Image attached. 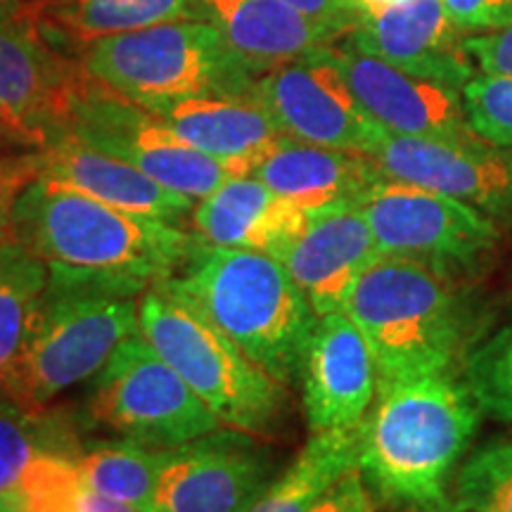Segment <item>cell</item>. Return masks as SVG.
<instances>
[{"mask_svg":"<svg viewBox=\"0 0 512 512\" xmlns=\"http://www.w3.org/2000/svg\"><path fill=\"white\" fill-rule=\"evenodd\" d=\"M482 415L453 373L377 389L358 446V470L375 501L401 512L451 510L448 486Z\"/></svg>","mask_w":512,"mask_h":512,"instance_id":"1","label":"cell"},{"mask_svg":"<svg viewBox=\"0 0 512 512\" xmlns=\"http://www.w3.org/2000/svg\"><path fill=\"white\" fill-rule=\"evenodd\" d=\"M12 238L50 273L136 294L169 280L192 247V233L181 226L128 214L41 176L19 192Z\"/></svg>","mask_w":512,"mask_h":512,"instance_id":"2","label":"cell"},{"mask_svg":"<svg viewBox=\"0 0 512 512\" xmlns=\"http://www.w3.org/2000/svg\"><path fill=\"white\" fill-rule=\"evenodd\" d=\"M157 287L207 318L285 387L299 380L318 316L278 256L192 238L181 268Z\"/></svg>","mask_w":512,"mask_h":512,"instance_id":"3","label":"cell"},{"mask_svg":"<svg viewBox=\"0 0 512 512\" xmlns=\"http://www.w3.org/2000/svg\"><path fill=\"white\" fill-rule=\"evenodd\" d=\"M342 311L373 351L377 389L453 373L470 349L472 318L456 278L420 261L380 254Z\"/></svg>","mask_w":512,"mask_h":512,"instance_id":"4","label":"cell"},{"mask_svg":"<svg viewBox=\"0 0 512 512\" xmlns=\"http://www.w3.org/2000/svg\"><path fill=\"white\" fill-rule=\"evenodd\" d=\"M138 299L119 285L50 273L5 399L48 411L64 392L93 380L138 332Z\"/></svg>","mask_w":512,"mask_h":512,"instance_id":"5","label":"cell"},{"mask_svg":"<svg viewBox=\"0 0 512 512\" xmlns=\"http://www.w3.org/2000/svg\"><path fill=\"white\" fill-rule=\"evenodd\" d=\"M138 330L223 427L259 439L278 430L287 408L285 384L188 304L150 287L138 299Z\"/></svg>","mask_w":512,"mask_h":512,"instance_id":"6","label":"cell"},{"mask_svg":"<svg viewBox=\"0 0 512 512\" xmlns=\"http://www.w3.org/2000/svg\"><path fill=\"white\" fill-rule=\"evenodd\" d=\"M83 67L145 110L197 95H252L256 76L207 19H174L102 38Z\"/></svg>","mask_w":512,"mask_h":512,"instance_id":"7","label":"cell"},{"mask_svg":"<svg viewBox=\"0 0 512 512\" xmlns=\"http://www.w3.org/2000/svg\"><path fill=\"white\" fill-rule=\"evenodd\" d=\"M86 422L121 441L155 448L183 446L223 427L140 330L93 377Z\"/></svg>","mask_w":512,"mask_h":512,"instance_id":"8","label":"cell"},{"mask_svg":"<svg viewBox=\"0 0 512 512\" xmlns=\"http://www.w3.org/2000/svg\"><path fill=\"white\" fill-rule=\"evenodd\" d=\"M64 131L95 150L124 159L164 188L202 200L230 178L252 176L240 162L216 159L178 138L157 114L147 112L86 72Z\"/></svg>","mask_w":512,"mask_h":512,"instance_id":"9","label":"cell"},{"mask_svg":"<svg viewBox=\"0 0 512 512\" xmlns=\"http://www.w3.org/2000/svg\"><path fill=\"white\" fill-rule=\"evenodd\" d=\"M382 256H401L456 278L496 252V219L441 192L382 176L356 200Z\"/></svg>","mask_w":512,"mask_h":512,"instance_id":"10","label":"cell"},{"mask_svg":"<svg viewBox=\"0 0 512 512\" xmlns=\"http://www.w3.org/2000/svg\"><path fill=\"white\" fill-rule=\"evenodd\" d=\"M252 95L285 138L302 143L370 155L382 133L332 60V46L256 76Z\"/></svg>","mask_w":512,"mask_h":512,"instance_id":"11","label":"cell"},{"mask_svg":"<svg viewBox=\"0 0 512 512\" xmlns=\"http://www.w3.org/2000/svg\"><path fill=\"white\" fill-rule=\"evenodd\" d=\"M275 479V463L252 434L221 430L171 448L155 512H249Z\"/></svg>","mask_w":512,"mask_h":512,"instance_id":"12","label":"cell"},{"mask_svg":"<svg viewBox=\"0 0 512 512\" xmlns=\"http://www.w3.org/2000/svg\"><path fill=\"white\" fill-rule=\"evenodd\" d=\"M368 157L394 181L441 192L491 219L512 216V150L489 140L415 138L382 128Z\"/></svg>","mask_w":512,"mask_h":512,"instance_id":"13","label":"cell"},{"mask_svg":"<svg viewBox=\"0 0 512 512\" xmlns=\"http://www.w3.org/2000/svg\"><path fill=\"white\" fill-rule=\"evenodd\" d=\"M83 76L17 15L0 17V119L36 150L67 128Z\"/></svg>","mask_w":512,"mask_h":512,"instance_id":"14","label":"cell"},{"mask_svg":"<svg viewBox=\"0 0 512 512\" xmlns=\"http://www.w3.org/2000/svg\"><path fill=\"white\" fill-rule=\"evenodd\" d=\"M332 60L363 110L384 131L441 140L479 138L467 117L463 91L458 88L408 74L347 46H332Z\"/></svg>","mask_w":512,"mask_h":512,"instance_id":"15","label":"cell"},{"mask_svg":"<svg viewBox=\"0 0 512 512\" xmlns=\"http://www.w3.org/2000/svg\"><path fill=\"white\" fill-rule=\"evenodd\" d=\"M465 38V31L448 15L444 0H403L363 17L344 46L463 91L479 74Z\"/></svg>","mask_w":512,"mask_h":512,"instance_id":"16","label":"cell"},{"mask_svg":"<svg viewBox=\"0 0 512 512\" xmlns=\"http://www.w3.org/2000/svg\"><path fill=\"white\" fill-rule=\"evenodd\" d=\"M318 318L342 311L351 287L380 256L373 230L356 200L313 209L278 254Z\"/></svg>","mask_w":512,"mask_h":512,"instance_id":"17","label":"cell"},{"mask_svg":"<svg viewBox=\"0 0 512 512\" xmlns=\"http://www.w3.org/2000/svg\"><path fill=\"white\" fill-rule=\"evenodd\" d=\"M299 382L311 434L361 425L368 415L377 396L375 356L344 311L318 318Z\"/></svg>","mask_w":512,"mask_h":512,"instance_id":"18","label":"cell"},{"mask_svg":"<svg viewBox=\"0 0 512 512\" xmlns=\"http://www.w3.org/2000/svg\"><path fill=\"white\" fill-rule=\"evenodd\" d=\"M38 176L72 188L128 214L181 226L195 200L164 188L124 159L95 150L74 133L62 131L38 147Z\"/></svg>","mask_w":512,"mask_h":512,"instance_id":"19","label":"cell"},{"mask_svg":"<svg viewBox=\"0 0 512 512\" xmlns=\"http://www.w3.org/2000/svg\"><path fill=\"white\" fill-rule=\"evenodd\" d=\"M197 17L221 31L254 76L335 46L349 31L316 22L283 0H195Z\"/></svg>","mask_w":512,"mask_h":512,"instance_id":"20","label":"cell"},{"mask_svg":"<svg viewBox=\"0 0 512 512\" xmlns=\"http://www.w3.org/2000/svg\"><path fill=\"white\" fill-rule=\"evenodd\" d=\"M306 214L256 176H240L197 200L190 211V233L207 245L275 256L304 228Z\"/></svg>","mask_w":512,"mask_h":512,"instance_id":"21","label":"cell"},{"mask_svg":"<svg viewBox=\"0 0 512 512\" xmlns=\"http://www.w3.org/2000/svg\"><path fill=\"white\" fill-rule=\"evenodd\" d=\"M17 17L55 53L83 57L93 43L174 19H200L195 0H19Z\"/></svg>","mask_w":512,"mask_h":512,"instance_id":"22","label":"cell"},{"mask_svg":"<svg viewBox=\"0 0 512 512\" xmlns=\"http://www.w3.org/2000/svg\"><path fill=\"white\" fill-rule=\"evenodd\" d=\"M147 112L157 114L188 145L252 171L285 138L254 95H197Z\"/></svg>","mask_w":512,"mask_h":512,"instance_id":"23","label":"cell"},{"mask_svg":"<svg viewBox=\"0 0 512 512\" xmlns=\"http://www.w3.org/2000/svg\"><path fill=\"white\" fill-rule=\"evenodd\" d=\"M252 176L299 209L313 211L335 202L358 200L384 174L361 152L283 138L256 164Z\"/></svg>","mask_w":512,"mask_h":512,"instance_id":"24","label":"cell"},{"mask_svg":"<svg viewBox=\"0 0 512 512\" xmlns=\"http://www.w3.org/2000/svg\"><path fill=\"white\" fill-rule=\"evenodd\" d=\"M361 425L316 432L249 512H309L344 475L358 467Z\"/></svg>","mask_w":512,"mask_h":512,"instance_id":"25","label":"cell"},{"mask_svg":"<svg viewBox=\"0 0 512 512\" xmlns=\"http://www.w3.org/2000/svg\"><path fill=\"white\" fill-rule=\"evenodd\" d=\"M171 448H155L112 441L93 448H79L72 463L83 479L98 494L128 503L133 508L155 512L159 477H162Z\"/></svg>","mask_w":512,"mask_h":512,"instance_id":"26","label":"cell"},{"mask_svg":"<svg viewBox=\"0 0 512 512\" xmlns=\"http://www.w3.org/2000/svg\"><path fill=\"white\" fill-rule=\"evenodd\" d=\"M50 268L15 238L0 245V396L34 325Z\"/></svg>","mask_w":512,"mask_h":512,"instance_id":"27","label":"cell"},{"mask_svg":"<svg viewBox=\"0 0 512 512\" xmlns=\"http://www.w3.org/2000/svg\"><path fill=\"white\" fill-rule=\"evenodd\" d=\"M79 448L69 422L53 408L29 411L0 396V496L12 494L41 456L76 453Z\"/></svg>","mask_w":512,"mask_h":512,"instance_id":"28","label":"cell"},{"mask_svg":"<svg viewBox=\"0 0 512 512\" xmlns=\"http://www.w3.org/2000/svg\"><path fill=\"white\" fill-rule=\"evenodd\" d=\"M72 456L60 451L41 456L10 496L31 512H147L83 484Z\"/></svg>","mask_w":512,"mask_h":512,"instance_id":"29","label":"cell"},{"mask_svg":"<svg viewBox=\"0 0 512 512\" xmlns=\"http://www.w3.org/2000/svg\"><path fill=\"white\" fill-rule=\"evenodd\" d=\"M465 384L489 418L512 422V304L498 328L465 356Z\"/></svg>","mask_w":512,"mask_h":512,"instance_id":"30","label":"cell"},{"mask_svg":"<svg viewBox=\"0 0 512 512\" xmlns=\"http://www.w3.org/2000/svg\"><path fill=\"white\" fill-rule=\"evenodd\" d=\"M451 503L475 512H512V437L475 448L458 465Z\"/></svg>","mask_w":512,"mask_h":512,"instance_id":"31","label":"cell"},{"mask_svg":"<svg viewBox=\"0 0 512 512\" xmlns=\"http://www.w3.org/2000/svg\"><path fill=\"white\" fill-rule=\"evenodd\" d=\"M463 100L477 136L512 150V76L477 74L463 88Z\"/></svg>","mask_w":512,"mask_h":512,"instance_id":"32","label":"cell"},{"mask_svg":"<svg viewBox=\"0 0 512 512\" xmlns=\"http://www.w3.org/2000/svg\"><path fill=\"white\" fill-rule=\"evenodd\" d=\"M448 15L467 36L512 27V0H444Z\"/></svg>","mask_w":512,"mask_h":512,"instance_id":"33","label":"cell"},{"mask_svg":"<svg viewBox=\"0 0 512 512\" xmlns=\"http://www.w3.org/2000/svg\"><path fill=\"white\" fill-rule=\"evenodd\" d=\"M465 48L479 74L512 76V27L494 34L467 36Z\"/></svg>","mask_w":512,"mask_h":512,"instance_id":"34","label":"cell"},{"mask_svg":"<svg viewBox=\"0 0 512 512\" xmlns=\"http://www.w3.org/2000/svg\"><path fill=\"white\" fill-rule=\"evenodd\" d=\"M377 501L361 470L344 475L309 512H375Z\"/></svg>","mask_w":512,"mask_h":512,"instance_id":"35","label":"cell"},{"mask_svg":"<svg viewBox=\"0 0 512 512\" xmlns=\"http://www.w3.org/2000/svg\"><path fill=\"white\" fill-rule=\"evenodd\" d=\"M38 178V150H0V190H24Z\"/></svg>","mask_w":512,"mask_h":512,"instance_id":"36","label":"cell"},{"mask_svg":"<svg viewBox=\"0 0 512 512\" xmlns=\"http://www.w3.org/2000/svg\"><path fill=\"white\" fill-rule=\"evenodd\" d=\"M285 5L299 10L302 15L316 19V22L332 24L344 31H354V27L361 19L356 17V12L349 8L347 0H283Z\"/></svg>","mask_w":512,"mask_h":512,"instance_id":"37","label":"cell"},{"mask_svg":"<svg viewBox=\"0 0 512 512\" xmlns=\"http://www.w3.org/2000/svg\"><path fill=\"white\" fill-rule=\"evenodd\" d=\"M22 190H0V245L12 238V211Z\"/></svg>","mask_w":512,"mask_h":512,"instance_id":"38","label":"cell"},{"mask_svg":"<svg viewBox=\"0 0 512 512\" xmlns=\"http://www.w3.org/2000/svg\"><path fill=\"white\" fill-rule=\"evenodd\" d=\"M0 150H36V147L17 128H12L0 119Z\"/></svg>","mask_w":512,"mask_h":512,"instance_id":"39","label":"cell"},{"mask_svg":"<svg viewBox=\"0 0 512 512\" xmlns=\"http://www.w3.org/2000/svg\"><path fill=\"white\" fill-rule=\"evenodd\" d=\"M349 8L356 12L358 19L363 17H370V15H377V12L392 8V5H399L403 0H347Z\"/></svg>","mask_w":512,"mask_h":512,"instance_id":"40","label":"cell"},{"mask_svg":"<svg viewBox=\"0 0 512 512\" xmlns=\"http://www.w3.org/2000/svg\"><path fill=\"white\" fill-rule=\"evenodd\" d=\"M0 512H31V510L24 508L22 503H17L10 494H5L0 496Z\"/></svg>","mask_w":512,"mask_h":512,"instance_id":"41","label":"cell"},{"mask_svg":"<svg viewBox=\"0 0 512 512\" xmlns=\"http://www.w3.org/2000/svg\"><path fill=\"white\" fill-rule=\"evenodd\" d=\"M19 0H0V17H15L19 12Z\"/></svg>","mask_w":512,"mask_h":512,"instance_id":"42","label":"cell"},{"mask_svg":"<svg viewBox=\"0 0 512 512\" xmlns=\"http://www.w3.org/2000/svg\"><path fill=\"white\" fill-rule=\"evenodd\" d=\"M448 512H475V510H467V508H460V505H453V503H451V510H448Z\"/></svg>","mask_w":512,"mask_h":512,"instance_id":"43","label":"cell"}]
</instances>
